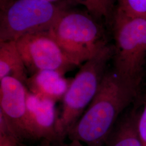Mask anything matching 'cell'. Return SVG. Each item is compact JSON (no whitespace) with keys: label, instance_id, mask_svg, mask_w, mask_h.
<instances>
[{"label":"cell","instance_id":"4fadbf2b","mask_svg":"<svg viewBox=\"0 0 146 146\" xmlns=\"http://www.w3.org/2000/svg\"><path fill=\"white\" fill-rule=\"evenodd\" d=\"M23 142L14 127L0 112V146H29Z\"/></svg>","mask_w":146,"mask_h":146},{"label":"cell","instance_id":"8fae6325","mask_svg":"<svg viewBox=\"0 0 146 146\" xmlns=\"http://www.w3.org/2000/svg\"><path fill=\"white\" fill-rule=\"evenodd\" d=\"M140 114L131 110L118 120L106 142V146H142L137 125Z\"/></svg>","mask_w":146,"mask_h":146},{"label":"cell","instance_id":"6da1fadb","mask_svg":"<svg viewBox=\"0 0 146 146\" xmlns=\"http://www.w3.org/2000/svg\"><path fill=\"white\" fill-rule=\"evenodd\" d=\"M139 89L113 69L107 70L94 99L67 137L85 146L105 145L121 114L135 99Z\"/></svg>","mask_w":146,"mask_h":146},{"label":"cell","instance_id":"5bb4252c","mask_svg":"<svg viewBox=\"0 0 146 146\" xmlns=\"http://www.w3.org/2000/svg\"><path fill=\"white\" fill-rule=\"evenodd\" d=\"M117 8L125 15L146 20V0H116Z\"/></svg>","mask_w":146,"mask_h":146},{"label":"cell","instance_id":"8992f818","mask_svg":"<svg viewBox=\"0 0 146 146\" xmlns=\"http://www.w3.org/2000/svg\"><path fill=\"white\" fill-rule=\"evenodd\" d=\"M15 41L30 75L43 70H54L65 75L76 67L48 32L28 34Z\"/></svg>","mask_w":146,"mask_h":146},{"label":"cell","instance_id":"3957f363","mask_svg":"<svg viewBox=\"0 0 146 146\" xmlns=\"http://www.w3.org/2000/svg\"><path fill=\"white\" fill-rule=\"evenodd\" d=\"M114 54L113 45H107L93 58L81 65L62 100L58 131L62 142L68 137L97 93Z\"/></svg>","mask_w":146,"mask_h":146},{"label":"cell","instance_id":"52a82bcc","mask_svg":"<svg viewBox=\"0 0 146 146\" xmlns=\"http://www.w3.org/2000/svg\"><path fill=\"white\" fill-rule=\"evenodd\" d=\"M27 114L31 140L61 143L58 131L59 116L56 103L40 97L27 88Z\"/></svg>","mask_w":146,"mask_h":146},{"label":"cell","instance_id":"7a4b0ae2","mask_svg":"<svg viewBox=\"0 0 146 146\" xmlns=\"http://www.w3.org/2000/svg\"><path fill=\"white\" fill-rule=\"evenodd\" d=\"M104 30L87 11L66 9L48 33L69 60L78 66L108 45Z\"/></svg>","mask_w":146,"mask_h":146},{"label":"cell","instance_id":"277c9868","mask_svg":"<svg viewBox=\"0 0 146 146\" xmlns=\"http://www.w3.org/2000/svg\"><path fill=\"white\" fill-rule=\"evenodd\" d=\"M111 29L113 69L140 88L146 62V20L129 17L116 7Z\"/></svg>","mask_w":146,"mask_h":146},{"label":"cell","instance_id":"5b68a950","mask_svg":"<svg viewBox=\"0 0 146 146\" xmlns=\"http://www.w3.org/2000/svg\"><path fill=\"white\" fill-rule=\"evenodd\" d=\"M66 9L64 5L43 0H11L0 9V42L48 32Z\"/></svg>","mask_w":146,"mask_h":146},{"label":"cell","instance_id":"9a60e30c","mask_svg":"<svg viewBox=\"0 0 146 146\" xmlns=\"http://www.w3.org/2000/svg\"><path fill=\"white\" fill-rule=\"evenodd\" d=\"M138 133L142 146H146V99L145 107L138 121Z\"/></svg>","mask_w":146,"mask_h":146},{"label":"cell","instance_id":"7c38bea8","mask_svg":"<svg viewBox=\"0 0 146 146\" xmlns=\"http://www.w3.org/2000/svg\"><path fill=\"white\" fill-rule=\"evenodd\" d=\"M83 5L86 11L98 21H104L111 28L115 14V0H73Z\"/></svg>","mask_w":146,"mask_h":146},{"label":"cell","instance_id":"30bf717a","mask_svg":"<svg viewBox=\"0 0 146 146\" xmlns=\"http://www.w3.org/2000/svg\"><path fill=\"white\" fill-rule=\"evenodd\" d=\"M5 77L16 78L25 85L29 78L15 41L0 42V80Z\"/></svg>","mask_w":146,"mask_h":146},{"label":"cell","instance_id":"9c48e42d","mask_svg":"<svg viewBox=\"0 0 146 146\" xmlns=\"http://www.w3.org/2000/svg\"><path fill=\"white\" fill-rule=\"evenodd\" d=\"M73 80L57 71L43 70L30 75L26 86L32 93L57 102L62 100Z\"/></svg>","mask_w":146,"mask_h":146},{"label":"cell","instance_id":"ba28073f","mask_svg":"<svg viewBox=\"0 0 146 146\" xmlns=\"http://www.w3.org/2000/svg\"><path fill=\"white\" fill-rule=\"evenodd\" d=\"M27 87L11 77L0 80V112L24 141L31 140L27 114Z\"/></svg>","mask_w":146,"mask_h":146},{"label":"cell","instance_id":"e0dca14e","mask_svg":"<svg viewBox=\"0 0 146 146\" xmlns=\"http://www.w3.org/2000/svg\"><path fill=\"white\" fill-rule=\"evenodd\" d=\"M11 0H0V9H2Z\"/></svg>","mask_w":146,"mask_h":146},{"label":"cell","instance_id":"2e32d148","mask_svg":"<svg viewBox=\"0 0 146 146\" xmlns=\"http://www.w3.org/2000/svg\"><path fill=\"white\" fill-rule=\"evenodd\" d=\"M37 146H85L81 142L78 141H70L69 143H50L43 141L42 143Z\"/></svg>","mask_w":146,"mask_h":146},{"label":"cell","instance_id":"ac0fdd59","mask_svg":"<svg viewBox=\"0 0 146 146\" xmlns=\"http://www.w3.org/2000/svg\"><path fill=\"white\" fill-rule=\"evenodd\" d=\"M44 1H47L48 2H50V3H55L56 2H58V1H61V0H43Z\"/></svg>","mask_w":146,"mask_h":146}]
</instances>
